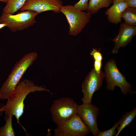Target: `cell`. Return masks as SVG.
<instances>
[{"label":"cell","instance_id":"obj_20","mask_svg":"<svg viewBox=\"0 0 136 136\" xmlns=\"http://www.w3.org/2000/svg\"><path fill=\"white\" fill-rule=\"evenodd\" d=\"M89 1V0H80L74 6L78 10L82 11H86L88 7Z\"/></svg>","mask_w":136,"mask_h":136},{"label":"cell","instance_id":"obj_9","mask_svg":"<svg viewBox=\"0 0 136 136\" xmlns=\"http://www.w3.org/2000/svg\"><path fill=\"white\" fill-rule=\"evenodd\" d=\"M63 5L61 0H27L19 10L21 11L30 10L39 14L49 11L58 13Z\"/></svg>","mask_w":136,"mask_h":136},{"label":"cell","instance_id":"obj_11","mask_svg":"<svg viewBox=\"0 0 136 136\" xmlns=\"http://www.w3.org/2000/svg\"><path fill=\"white\" fill-rule=\"evenodd\" d=\"M57 126V128H58L65 130L71 132L74 136H85L90 132L77 114Z\"/></svg>","mask_w":136,"mask_h":136},{"label":"cell","instance_id":"obj_8","mask_svg":"<svg viewBox=\"0 0 136 136\" xmlns=\"http://www.w3.org/2000/svg\"><path fill=\"white\" fill-rule=\"evenodd\" d=\"M99 112V108L91 104H82L77 107V114L94 136H97L100 131L97 124Z\"/></svg>","mask_w":136,"mask_h":136},{"label":"cell","instance_id":"obj_15","mask_svg":"<svg viewBox=\"0 0 136 136\" xmlns=\"http://www.w3.org/2000/svg\"><path fill=\"white\" fill-rule=\"evenodd\" d=\"M27 0H8L3 9L4 12L13 14L20 10Z\"/></svg>","mask_w":136,"mask_h":136},{"label":"cell","instance_id":"obj_25","mask_svg":"<svg viewBox=\"0 0 136 136\" xmlns=\"http://www.w3.org/2000/svg\"><path fill=\"white\" fill-rule=\"evenodd\" d=\"M8 0H0V1L6 3Z\"/></svg>","mask_w":136,"mask_h":136},{"label":"cell","instance_id":"obj_14","mask_svg":"<svg viewBox=\"0 0 136 136\" xmlns=\"http://www.w3.org/2000/svg\"><path fill=\"white\" fill-rule=\"evenodd\" d=\"M136 115V108L126 113L121 118V121L117 128L118 131L115 136H117L126 127L129 126L133 122Z\"/></svg>","mask_w":136,"mask_h":136},{"label":"cell","instance_id":"obj_12","mask_svg":"<svg viewBox=\"0 0 136 136\" xmlns=\"http://www.w3.org/2000/svg\"><path fill=\"white\" fill-rule=\"evenodd\" d=\"M128 7L126 3L124 2L113 4L105 12L109 21L115 24L121 23L122 13Z\"/></svg>","mask_w":136,"mask_h":136},{"label":"cell","instance_id":"obj_23","mask_svg":"<svg viewBox=\"0 0 136 136\" xmlns=\"http://www.w3.org/2000/svg\"><path fill=\"white\" fill-rule=\"evenodd\" d=\"M125 0H112L113 4L124 2Z\"/></svg>","mask_w":136,"mask_h":136},{"label":"cell","instance_id":"obj_19","mask_svg":"<svg viewBox=\"0 0 136 136\" xmlns=\"http://www.w3.org/2000/svg\"><path fill=\"white\" fill-rule=\"evenodd\" d=\"M92 49L90 54L94 58V62L101 63L103 58L101 53L97 48H93Z\"/></svg>","mask_w":136,"mask_h":136},{"label":"cell","instance_id":"obj_2","mask_svg":"<svg viewBox=\"0 0 136 136\" xmlns=\"http://www.w3.org/2000/svg\"><path fill=\"white\" fill-rule=\"evenodd\" d=\"M37 56L36 53L31 52L25 54L16 63L0 89V99H7L12 96L23 74Z\"/></svg>","mask_w":136,"mask_h":136},{"label":"cell","instance_id":"obj_10","mask_svg":"<svg viewBox=\"0 0 136 136\" xmlns=\"http://www.w3.org/2000/svg\"><path fill=\"white\" fill-rule=\"evenodd\" d=\"M136 35V26L126 23H121L117 35L112 40L114 46L111 51L113 54H117L121 48L127 46L130 43L132 38Z\"/></svg>","mask_w":136,"mask_h":136},{"label":"cell","instance_id":"obj_22","mask_svg":"<svg viewBox=\"0 0 136 136\" xmlns=\"http://www.w3.org/2000/svg\"><path fill=\"white\" fill-rule=\"evenodd\" d=\"M125 3L128 7L136 8V0H125Z\"/></svg>","mask_w":136,"mask_h":136},{"label":"cell","instance_id":"obj_3","mask_svg":"<svg viewBox=\"0 0 136 136\" xmlns=\"http://www.w3.org/2000/svg\"><path fill=\"white\" fill-rule=\"evenodd\" d=\"M39 13L27 10L15 15L3 12L0 17V23H4L12 31H22L33 25L36 22L35 18Z\"/></svg>","mask_w":136,"mask_h":136},{"label":"cell","instance_id":"obj_18","mask_svg":"<svg viewBox=\"0 0 136 136\" xmlns=\"http://www.w3.org/2000/svg\"><path fill=\"white\" fill-rule=\"evenodd\" d=\"M121 121V118L117 122L115 123L114 125L110 129L103 132L99 131L97 136H112L115 135V130L119 125Z\"/></svg>","mask_w":136,"mask_h":136},{"label":"cell","instance_id":"obj_13","mask_svg":"<svg viewBox=\"0 0 136 136\" xmlns=\"http://www.w3.org/2000/svg\"><path fill=\"white\" fill-rule=\"evenodd\" d=\"M112 3V0H89L86 11L91 15H93L100 9L108 7Z\"/></svg>","mask_w":136,"mask_h":136},{"label":"cell","instance_id":"obj_7","mask_svg":"<svg viewBox=\"0 0 136 136\" xmlns=\"http://www.w3.org/2000/svg\"><path fill=\"white\" fill-rule=\"evenodd\" d=\"M105 77L104 72L101 70L98 73L93 68L89 72L82 84L83 104H91L93 95L102 86Z\"/></svg>","mask_w":136,"mask_h":136},{"label":"cell","instance_id":"obj_21","mask_svg":"<svg viewBox=\"0 0 136 136\" xmlns=\"http://www.w3.org/2000/svg\"><path fill=\"white\" fill-rule=\"evenodd\" d=\"M54 135L55 136H74L71 132L66 130L57 128L54 130Z\"/></svg>","mask_w":136,"mask_h":136},{"label":"cell","instance_id":"obj_16","mask_svg":"<svg viewBox=\"0 0 136 136\" xmlns=\"http://www.w3.org/2000/svg\"><path fill=\"white\" fill-rule=\"evenodd\" d=\"M122 17L126 23L136 26V8L128 7L122 13Z\"/></svg>","mask_w":136,"mask_h":136},{"label":"cell","instance_id":"obj_1","mask_svg":"<svg viewBox=\"0 0 136 136\" xmlns=\"http://www.w3.org/2000/svg\"><path fill=\"white\" fill-rule=\"evenodd\" d=\"M46 91L53 93L44 86L36 85L32 81L26 79L20 81L16 86L12 96L7 99L6 104L0 109V111L4 112L5 118L11 115H14L17 120V123L21 125L19 119L24 112V101L27 96L30 93L36 91Z\"/></svg>","mask_w":136,"mask_h":136},{"label":"cell","instance_id":"obj_17","mask_svg":"<svg viewBox=\"0 0 136 136\" xmlns=\"http://www.w3.org/2000/svg\"><path fill=\"white\" fill-rule=\"evenodd\" d=\"M13 115H11L5 118V124L0 127V136H14L15 134L12 127V118Z\"/></svg>","mask_w":136,"mask_h":136},{"label":"cell","instance_id":"obj_4","mask_svg":"<svg viewBox=\"0 0 136 136\" xmlns=\"http://www.w3.org/2000/svg\"><path fill=\"white\" fill-rule=\"evenodd\" d=\"M104 69L107 89L114 91L115 87L117 86L124 95L131 93V85L127 82L125 77L120 72L114 59H111L107 62Z\"/></svg>","mask_w":136,"mask_h":136},{"label":"cell","instance_id":"obj_6","mask_svg":"<svg viewBox=\"0 0 136 136\" xmlns=\"http://www.w3.org/2000/svg\"><path fill=\"white\" fill-rule=\"evenodd\" d=\"M78 105L72 98L63 97L55 100L50 109L52 119L57 126L77 114Z\"/></svg>","mask_w":136,"mask_h":136},{"label":"cell","instance_id":"obj_5","mask_svg":"<svg viewBox=\"0 0 136 136\" xmlns=\"http://www.w3.org/2000/svg\"><path fill=\"white\" fill-rule=\"evenodd\" d=\"M65 16L69 24V34L76 36L82 31L90 21L91 15L76 9L74 6L67 5L62 6L60 9Z\"/></svg>","mask_w":136,"mask_h":136},{"label":"cell","instance_id":"obj_24","mask_svg":"<svg viewBox=\"0 0 136 136\" xmlns=\"http://www.w3.org/2000/svg\"><path fill=\"white\" fill-rule=\"evenodd\" d=\"M5 26H6V25L4 23H0V29H1Z\"/></svg>","mask_w":136,"mask_h":136}]
</instances>
